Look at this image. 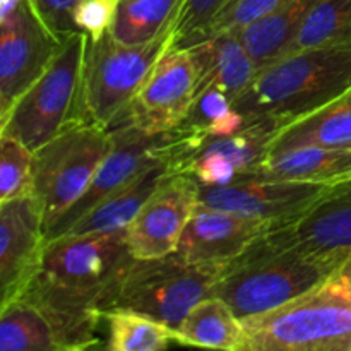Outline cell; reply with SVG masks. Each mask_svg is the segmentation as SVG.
I'll return each instance as SVG.
<instances>
[{"label":"cell","mask_w":351,"mask_h":351,"mask_svg":"<svg viewBox=\"0 0 351 351\" xmlns=\"http://www.w3.org/2000/svg\"><path fill=\"white\" fill-rule=\"evenodd\" d=\"M88 40L81 31L62 41L47 71L0 120V136L14 137L36 151L64 129L77 96Z\"/></svg>","instance_id":"ba28073f"},{"label":"cell","mask_w":351,"mask_h":351,"mask_svg":"<svg viewBox=\"0 0 351 351\" xmlns=\"http://www.w3.org/2000/svg\"><path fill=\"white\" fill-rule=\"evenodd\" d=\"M122 0H79L74 21L79 29L96 41L110 33Z\"/></svg>","instance_id":"1f68e13d"},{"label":"cell","mask_w":351,"mask_h":351,"mask_svg":"<svg viewBox=\"0 0 351 351\" xmlns=\"http://www.w3.org/2000/svg\"><path fill=\"white\" fill-rule=\"evenodd\" d=\"M274 223L197 202L175 252L187 263H228Z\"/></svg>","instance_id":"e0dca14e"},{"label":"cell","mask_w":351,"mask_h":351,"mask_svg":"<svg viewBox=\"0 0 351 351\" xmlns=\"http://www.w3.org/2000/svg\"><path fill=\"white\" fill-rule=\"evenodd\" d=\"M332 187L335 185L240 177L219 187L201 185L199 202L281 225L307 213Z\"/></svg>","instance_id":"9a60e30c"},{"label":"cell","mask_w":351,"mask_h":351,"mask_svg":"<svg viewBox=\"0 0 351 351\" xmlns=\"http://www.w3.org/2000/svg\"><path fill=\"white\" fill-rule=\"evenodd\" d=\"M293 240L312 250H345L351 247V178L335 185L297 219L281 223Z\"/></svg>","instance_id":"d6986e66"},{"label":"cell","mask_w":351,"mask_h":351,"mask_svg":"<svg viewBox=\"0 0 351 351\" xmlns=\"http://www.w3.org/2000/svg\"><path fill=\"white\" fill-rule=\"evenodd\" d=\"M285 127L274 119H245L242 129L226 136L173 137L165 149L168 173H187L204 187H219L249 173L269 154Z\"/></svg>","instance_id":"30bf717a"},{"label":"cell","mask_w":351,"mask_h":351,"mask_svg":"<svg viewBox=\"0 0 351 351\" xmlns=\"http://www.w3.org/2000/svg\"><path fill=\"white\" fill-rule=\"evenodd\" d=\"M77 2L79 0H29L38 19L62 41L72 34L81 33L74 21Z\"/></svg>","instance_id":"d6a6232c"},{"label":"cell","mask_w":351,"mask_h":351,"mask_svg":"<svg viewBox=\"0 0 351 351\" xmlns=\"http://www.w3.org/2000/svg\"><path fill=\"white\" fill-rule=\"evenodd\" d=\"M346 250L307 249L274 225L225 264L211 295L230 304L239 319L267 314L321 283Z\"/></svg>","instance_id":"6da1fadb"},{"label":"cell","mask_w":351,"mask_h":351,"mask_svg":"<svg viewBox=\"0 0 351 351\" xmlns=\"http://www.w3.org/2000/svg\"><path fill=\"white\" fill-rule=\"evenodd\" d=\"M103 321L108 324L110 351H161L175 343L173 329L139 312L110 311Z\"/></svg>","instance_id":"83f0119b"},{"label":"cell","mask_w":351,"mask_h":351,"mask_svg":"<svg viewBox=\"0 0 351 351\" xmlns=\"http://www.w3.org/2000/svg\"><path fill=\"white\" fill-rule=\"evenodd\" d=\"M199 71L189 47H170L137 91L125 122L147 134H171L180 127L195 98Z\"/></svg>","instance_id":"7c38bea8"},{"label":"cell","mask_w":351,"mask_h":351,"mask_svg":"<svg viewBox=\"0 0 351 351\" xmlns=\"http://www.w3.org/2000/svg\"><path fill=\"white\" fill-rule=\"evenodd\" d=\"M297 146L351 147V88L328 105L287 123L274 137L269 153Z\"/></svg>","instance_id":"44dd1931"},{"label":"cell","mask_w":351,"mask_h":351,"mask_svg":"<svg viewBox=\"0 0 351 351\" xmlns=\"http://www.w3.org/2000/svg\"><path fill=\"white\" fill-rule=\"evenodd\" d=\"M175 343L197 348L242 351L243 324L223 298L209 295L199 300L173 331Z\"/></svg>","instance_id":"603a6c76"},{"label":"cell","mask_w":351,"mask_h":351,"mask_svg":"<svg viewBox=\"0 0 351 351\" xmlns=\"http://www.w3.org/2000/svg\"><path fill=\"white\" fill-rule=\"evenodd\" d=\"M199 71V89L215 86L232 98V103L249 88L259 72L239 33L211 36L189 47Z\"/></svg>","instance_id":"ffe728a7"},{"label":"cell","mask_w":351,"mask_h":351,"mask_svg":"<svg viewBox=\"0 0 351 351\" xmlns=\"http://www.w3.org/2000/svg\"><path fill=\"white\" fill-rule=\"evenodd\" d=\"M348 43H351V0H319L278 58Z\"/></svg>","instance_id":"484cf974"},{"label":"cell","mask_w":351,"mask_h":351,"mask_svg":"<svg viewBox=\"0 0 351 351\" xmlns=\"http://www.w3.org/2000/svg\"><path fill=\"white\" fill-rule=\"evenodd\" d=\"M60 47L62 40L38 19L29 0L0 21V120L41 77Z\"/></svg>","instance_id":"4fadbf2b"},{"label":"cell","mask_w":351,"mask_h":351,"mask_svg":"<svg viewBox=\"0 0 351 351\" xmlns=\"http://www.w3.org/2000/svg\"><path fill=\"white\" fill-rule=\"evenodd\" d=\"M110 147V130L71 122L34 151L33 195L40 204L45 232L81 197Z\"/></svg>","instance_id":"52a82bcc"},{"label":"cell","mask_w":351,"mask_h":351,"mask_svg":"<svg viewBox=\"0 0 351 351\" xmlns=\"http://www.w3.org/2000/svg\"><path fill=\"white\" fill-rule=\"evenodd\" d=\"M122 2H127V0H122Z\"/></svg>","instance_id":"836d02e7"},{"label":"cell","mask_w":351,"mask_h":351,"mask_svg":"<svg viewBox=\"0 0 351 351\" xmlns=\"http://www.w3.org/2000/svg\"><path fill=\"white\" fill-rule=\"evenodd\" d=\"M34 151L10 136H0V202L33 192Z\"/></svg>","instance_id":"f1b7e54d"},{"label":"cell","mask_w":351,"mask_h":351,"mask_svg":"<svg viewBox=\"0 0 351 351\" xmlns=\"http://www.w3.org/2000/svg\"><path fill=\"white\" fill-rule=\"evenodd\" d=\"M226 0H185L175 31V47H191L197 41Z\"/></svg>","instance_id":"4dcf8cb0"},{"label":"cell","mask_w":351,"mask_h":351,"mask_svg":"<svg viewBox=\"0 0 351 351\" xmlns=\"http://www.w3.org/2000/svg\"><path fill=\"white\" fill-rule=\"evenodd\" d=\"M243 177L322 185L341 184L351 178V147L297 146L276 151L267 154Z\"/></svg>","instance_id":"ac0fdd59"},{"label":"cell","mask_w":351,"mask_h":351,"mask_svg":"<svg viewBox=\"0 0 351 351\" xmlns=\"http://www.w3.org/2000/svg\"><path fill=\"white\" fill-rule=\"evenodd\" d=\"M225 264L187 263L177 252L153 259L134 257L103 298L99 312H139L175 331L187 312L211 295Z\"/></svg>","instance_id":"8992f818"},{"label":"cell","mask_w":351,"mask_h":351,"mask_svg":"<svg viewBox=\"0 0 351 351\" xmlns=\"http://www.w3.org/2000/svg\"><path fill=\"white\" fill-rule=\"evenodd\" d=\"M45 245L43 213L33 192L0 202V305L16 298L36 276Z\"/></svg>","instance_id":"2e32d148"},{"label":"cell","mask_w":351,"mask_h":351,"mask_svg":"<svg viewBox=\"0 0 351 351\" xmlns=\"http://www.w3.org/2000/svg\"><path fill=\"white\" fill-rule=\"evenodd\" d=\"M171 137L173 132L147 134L129 122L110 130L108 153L99 163L91 184L84 194L50 226L47 232V242L64 235L79 218L136 180L147 167L160 160L165 161V149Z\"/></svg>","instance_id":"8fae6325"},{"label":"cell","mask_w":351,"mask_h":351,"mask_svg":"<svg viewBox=\"0 0 351 351\" xmlns=\"http://www.w3.org/2000/svg\"><path fill=\"white\" fill-rule=\"evenodd\" d=\"M167 173V163L163 160L153 163L136 180L117 191L115 194L96 204L91 211L86 213L82 218H79L62 237L127 230Z\"/></svg>","instance_id":"7402d4cb"},{"label":"cell","mask_w":351,"mask_h":351,"mask_svg":"<svg viewBox=\"0 0 351 351\" xmlns=\"http://www.w3.org/2000/svg\"><path fill=\"white\" fill-rule=\"evenodd\" d=\"M132 259L127 230L60 237L47 242L40 271L23 291L99 312L103 298Z\"/></svg>","instance_id":"5b68a950"},{"label":"cell","mask_w":351,"mask_h":351,"mask_svg":"<svg viewBox=\"0 0 351 351\" xmlns=\"http://www.w3.org/2000/svg\"><path fill=\"white\" fill-rule=\"evenodd\" d=\"M317 2L319 0H288L280 9L239 31L240 40L252 55L257 67H266L283 53L302 21Z\"/></svg>","instance_id":"cb8c5ba5"},{"label":"cell","mask_w":351,"mask_h":351,"mask_svg":"<svg viewBox=\"0 0 351 351\" xmlns=\"http://www.w3.org/2000/svg\"><path fill=\"white\" fill-rule=\"evenodd\" d=\"M199 182L187 173H167L127 228L136 259L173 254L199 202Z\"/></svg>","instance_id":"5bb4252c"},{"label":"cell","mask_w":351,"mask_h":351,"mask_svg":"<svg viewBox=\"0 0 351 351\" xmlns=\"http://www.w3.org/2000/svg\"><path fill=\"white\" fill-rule=\"evenodd\" d=\"M175 29L139 45L117 41L110 33L88 40L71 122L112 130L127 120L137 91L161 55L175 45Z\"/></svg>","instance_id":"277c9868"},{"label":"cell","mask_w":351,"mask_h":351,"mask_svg":"<svg viewBox=\"0 0 351 351\" xmlns=\"http://www.w3.org/2000/svg\"><path fill=\"white\" fill-rule=\"evenodd\" d=\"M242 324V351H351V247L307 293Z\"/></svg>","instance_id":"7a4b0ae2"},{"label":"cell","mask_w":351,"mask_h":351,"mask_svg":"<svg viewBox=\"0 0 351 351\" xmlns=\"http://www.w3.org/2000/svg\"><path fill=\"white\" fill-rule=\"evenodd\" d=\"M287 2L288 0H226L195 43H201L218 34L239 33L240 29L263 19L264 16L274 12Z\"/></svg>","instance_id":"f546056e"},{"label":"cell","mask_w":351,"mask_h":351,"mask_svg":"<svg viewBox=\"0 0 351 351\" xmlns=\"http://www.w3.org/2000/svg\"><path fill=\"white\" fill-rule=\"evenodd\" d=\"M351 88V43L285 55L259 69L233 101L245 119H274L285 125Z\"/></svg>","instance_id":"3957f363"},{"label":"cell","mask_w":351,"mask_h":351,"mask_svg":"<svg viewBox=\"0 0 351 351\" xmlns=\"http://www.w3.org/2000/svg\"><path fill=\"white\" fill-rule=\"evenodd\" d=\"M185 0H127L120 2L110 34L125 45L147 43L177 31Z\"/></svg>","instance_id":"d4e9b609"},{"label":"cell","mask_w":351,"mask_h":351,"mask_svg":"<svg viewBox=\"0 0 351 351\" xmlns=\"http://www.w3.org/2000/svg\"><path fill=\"white\" fill-rule=\"evenodd\" d=\"M103 315L23 291L0 305V351H82L99 345Z\"/></svg>","instance_id":"9c48e42d"},{"label":"cell","mask_w":351,"mask_h":351,"mask_svg":"<svg viewBox=\"0 0 351 351\" xmlns=\"http://www.w3.org/2000/svg\"><path fill=\"white\" fill-rule=\"evenodd\" d=\"M245 117L233 108L232 98L215 86H206L195 93L187 117L177 130L178 136L202 137L226 136L242 129Z\"/></svg>","instance_id":"4316f807"}]
</instances>
